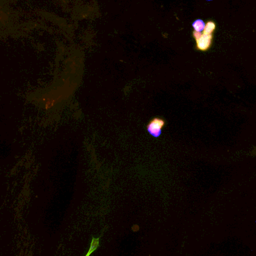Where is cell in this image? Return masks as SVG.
<instances>
[{"instance_id":"obj_2","label":"cell","mask_w":256,"mask_h":256,"mask_svg":"<svg viewBox=\"0 0 256 256\" xmlns=\"http://www.w3.org/2000/svg\"><path fill=\"white\" fill-rule=\"evenodd\" d=\"M165 125H166V121L163 118H153L147 125V131L153 137L158 138L162 134V129Z\"/></svg>"},{"instance_id":"obj_1","label":"cell","mask_w":256,"mask_h":256,"mask_svg":"<svg viewBox=\"0 0 256 256\" xmlns=\"http://www.w3.org/2000/svg\"><path fill=\"white\" fill-rule=\"evenodd\" d=\"M193 38L196 42V48L199 50L207 51L210 49L213 41V35H208L206 33L197 32L193 31L192 32Z\"/></svg>"},{"instance_id":"obj_4","label":"cell","mask_w":256,"mask_h":256,"mask_svg":"<svg viewBox=\"0 0 256 256\" xmlns=\"http://www.w3.org/2000/svg\"><path fill=\"white\" fill-rule=\"evenodd\" d=\"M98 246L99 239L93 238V240H92V243H91L90 247H89V250H88L87 253L85 254V256H91V255L97 250Z\"/></svg>"},{"instance_id":"obj_3","label":"cell","mask_w":256,"mask_h":256,"mask_svg":"<svg viewBox=\"0 0 256 256\" xmlns=\"http://www.w3.org/2000/svg\"><path fill=\"white\" fill-rule=\"evenodd\" d=\"M192 27H193L194 31L202 32L206 27V23L202 20H196L192 23Z\"/></svg>"},{"instance_id":"obj_6","label":"cell","mask_w":256,"mask_h":256,"mask_svg":"<svg viewBox=\"0 0 256 256\" xmlns=\"http://www.w3.org/2000/svg\"><path fill=\"white\" fill-rule=\"evenodd\" d=\"M207 1H212V0H207Z\"/></svg>"},{"instance_id":"obj_5","label":"cell","mask_w":256,"mask_h":256,"mask_svg":"<svg viewBox=\"0 0 256 256\" xmlns=\"http://www.w3.org/2000/svg\"><path fill=\"white\" fill-rule=\"evenodd\" d=\"M216 24L214 22L209 21L206 24V27L203 32L208 35H213V32L215 31Z\"/></svg>"}]
</instances>
